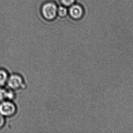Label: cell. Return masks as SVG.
<instances>
[{
  "label": "cell",
  "instance_id": "6da1fadb",
  "mask_svg": "<svg viewBox=\"0 0 133 133\" xmlns=\"http://www.w3.org/2000/svg\"><path fill=\"white\" fill-rule=\"evenodd\" d=\"M7 84L9 89L12 90L25 87V82L23 78L18 74H12L9 77Z\"/></svg>",
  "mask_w": 133,
  "mask_h": 133
},
{
  "label": "cell",
  "instance_id": "7a4b0ae2",
  "mask_svg": "<svg viewBox=\"0 0 133 133\" xmlns=\"http://www.w3.org/2000/svg\"><path fill=\"white\" fill-rule=\"evenodd\" d=\"M57 7L55 3L48 2L43 5L42 12L44 17L47 20L54 19L57 14Z\"/></svg>",
  "mask_w": 133,
  "mask_h": 133
},
{
  "label": "cell",
  "instance_id": "3957f363",
  "mask_svg": "<svg viewBox=\"0 0 133 133\" xmlns=\"http://www.w3.org/2000/svg\"><path fill=\"white\" fill-rule=\"evenodd\" d=\"M16 107L14 103L10 100L3 101L0 102V115L5 116H10L15 114Z\"/></svg>",
  "mask_w": 133,
  "mask_h": 133
},
{
  "label": "cell",
  "instance_id": "277c9868",
  "mask_svg": "<svg viewBox=\"0 0 133 133\" xmlns=\"http://www.w3.org/2000/svg\"><path fill=\"white\" fill-rule=\"evenodd\" d=\"M70 15L73 18H79L83 14V10L80 5L77 4H73L70 6L69 10Z\"/></svg>",
  "mask_w": 133,
  "mask_h": 133
},
{
  "label": "cell",
  "instance_id": "5b68a950",
  "mask_svg": "<svg viewBox=\"0 0 133 133\" xmlns=\"http://www.w3.org/2000/svg\"><path fill=\"white\" fill-rule=\"evenodd\" d=\"M8 77V73L5 70L0 69V87L7 83Z\"/></svg>",
  "mask_w": 133,
  "mask_h": 133
},
{
  "label": "cell",
  "instance_id": "8992f818",
  "mask_svg": "<svg viewBox=\"0 0 133 133\" xmlns=\"http://www.w3.org/2000/svg\"><path fill=\"white\" fill-rule=\"evenodd\" d=\"M67 9L64 6H60L57 9V14L60 16L64 17L67 14Z\"/></svg>",
  "mask_w": 133,
  "mask_h": 133
},
{
  "label": "cell",
  "instance_id": "52a82bcc",
  "mask_svg": "<svg viewBox=\"0 0 133 133\" xmlns=\"http://www.w3.org/2000/svg\"><path fill=\"white\" fill-rule=\"evenodd\" d=\"M15 97V94L12 90L9 89V90H5V99L10 100L13 99Z\"/></svg>",
  "mask_w": 133,
  "mask_h": 133
},
{
  "label": "cell",
  "instance_id": "ba28073f",
  "mask_svg": "<svg viewBox=\"0 0 133 133\" xmlns=\"http://www.w3.org/2000/svg\"><path fill=\"white\" fill-rule=\"evenodd\" d=\"M62 4L65 6H70L75 2V0H61Z\"/></svg>",
  "mask_w": 133,
  "mask_h": 133
},
{
  "label": "cell",
  "instance_id": "9c48e42d",
  "mask_svg": "<svg viewBox=\"0 0 133 133\" xmlns=\"http://www.w3.org/2000/svg\"><path fill=\"white\" fill-rule=\"evenodd\" d=\"M5 100V89L0 87V102Z\"/></svg>",
  "mask_w": 133,
  "mask_h": 133
},
{
  "label": "cell",
  "instance_id": "30bf717a",
  "mask_svg": "<svg viewBox=\"0 0 133 133\" xmlns=\"http://www.w3.org/2000/svg\"><path fill=\"white\" fill-rule=\"evenodd\" d=\"M4 117L0 115V128L2 127L5 123Z\"/></svg>",
  "mask_w": 133,
  "mask_h": 133
}]
</instances>
